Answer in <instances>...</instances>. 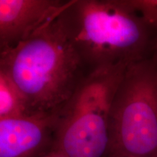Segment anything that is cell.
<instances>
[{
	"label": "cell",
	"mask_w": 157,
	"mask_h": 157,
	"mask_svg": "<svg viewBox=\"0 0 157 157\" xmlns=\"http://www.w3.org/2000/svg\"><path fill=\"white\" fill-rule=\"evenodd\" d=\"M58 14L14 48L0 52V69L24 94L31 114L59 112L85 76Z\"/></svg>",
	"instance_id": "6da1fadb"
},
{
	"label": "cell",
	"mask_w": 157,
	"mask_h": 157,
	"mask_svg": "<svg viewBox=\"0 0 157 157\" xmlns=\"http://www.w3.org/2000/svg\"><path fill=\"white\" fill-rule=\"evenodd\" d=\"M58 18L90 71L146 58L151 28L128 0L67 1Z\"/></svg>",
	"instance_id": "7a4b0ae2"
},
{
	"label": "cell",
	"mask_w": 157,
	"mask_h": 157,
	"mask_svg": "<svg viewBox=\"0 0 157 157\" xmlns=\"http://www.w3.org/2000/svg\"><path fill=\"white\" fill-rule=\"evenodd\" d=\"M129 64L90 71L58 112L55 145L68 157H102L109 146V117Z\"/></svg>",
	"instance_id": "3957f363"
},
{
	"label": "cell",
	"mask_w": 157,
	"mask_h": 157,
	"mask_svg": "<svg viewBox=\"0 0 157 157\" xmlns=\"http://www.w3.org/2000/svg\"><path fill=\"white\" fill-rule=\"evenodd\" d=\"M109 157H157V64L143 59L127 66L109 117Z\"/></svg>",
	"instance_id": "277c9868"
},
{
	"label": "cell",
	"mask_w": 157,
	"mask_h": 157,
	"mask_svg": "<svg viewBox=\"0 0 157 157\" xmlns=\"http://www.w3.org/2000/svg\"><path fill=\"white\" fill-rule=\"evenodd\" d=\"M58 112L0 119V157H44L55 146Z\"/></svg>",
	"instance_id": "5b68a950"
},
{
	"label": "cell",
	"mask_w": 157,
	"mask_h": 157,
	"mask_svg": "<svg viewBox=\"0 0 157 157\" xmlns=\"http://www.w3.org/2000/svg\"><path fill=\"white\" fill-rule=\"evenodd\" d=\"M59 0H0V50L14 48L60 13Z\"/></svg>",
	"instance_id": "8992f818"
},
{
	"label": "cell",
	"mask_w": 157,
	"mask_h": 157,
	"mask_svg": "<svg viewBox=\"0 0 157 157\" xmlns=\"http://www.w3.org/2000/svg\"><path fill=\"white\" fill-rule=\"evenodd\" d=\"M33 115L24 94L7 72L0 69V119Z\"/></svg>",
	"instance_id": "52a82bcc"
},
{
	"label": "cell",
	"mask_w": 157,
	"mask_h": 157,
	"mask_svg": "<svg viewBox=\"0 0 157 157\" xmlns=\"http://www.w3.org/2000/svg\"><path fill=\"white\" fill-rule=\"evenodd\" d=\"M151 28L157 29V0H128Z\"/></svg>",
	"instance_id": "ba28073f"
},
{
	"label": "cell",
	"mask_w": 157,
	"mask_h": 157,
	"mask_svg": "<svg viewBox=\"0 0 157 157\" xmlns=\"http://www.w3.org/2000/svg\"><path fill=\"white\" fill-rule=\"evenodd\" d=\"M44 157H68V156L61 149L55 145L52 150Z\"/></svg>",
	"instance_id": "9c48e42d"
},
{
	"label": "cell",
	"mask_w": 157,
	"mask_h": 157,
	"mask_svg": "<svg viewBox=\"0 0 157 157\" xmlns=\"http://www.w3.org/2000/svg\"><path fill=\"white\" fill-rule=\"evenodd\" d=\"M154 51H155V58L154 60H155V62L157 64V41L155 43V45H154Z\"/></svg>",
	"instance_id": "30bf717a"
},
{
	"label": "cell",
	"mask_w": 157,
	"mask_h": 157,
	"mask_svg": "<svg viewBox=\"0 0 157 157\" xmlns=\"http://www.w3.org/2000/svg\"><path fill=\"white\" fill-rule=\"evenodd\" d=\"M113 157H135V156H116Z\"/></svg>",
	"instance_id": "8fae6325"
}]
</instances>
